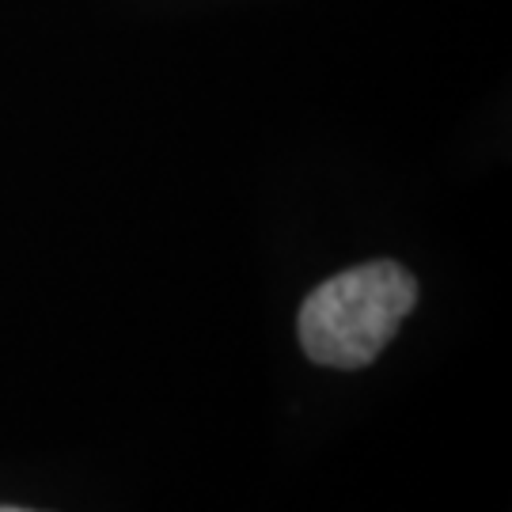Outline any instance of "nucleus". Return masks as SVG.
<instances>
[{
	"label": "nucleus",
	"mask_w": 512,
	"mask_h": 512,
	"mask_svg": "<svg viewBox=\"0 0 512 512\" xmlns=\"http://www.w3.org/2000/svg\"><path fill=\"white\" fill-rule=\"evenodd\" d=\"M418 304V281L399 262H365L323 281L300 308V346L315 365H372Z\"/></svg>",
	"instance_id": "obj_1"
},
{
	"label": "nucleus",
	"mask_w": 512,
	"mask_h": 512,
	"mask_svg": "<svg viewBox=\"0 0 512 512\" xmlns=\"http://www.w3.org/2000/svg\"><path fill=\"white\" fill-rule=\"evenodd\" d=\"M0 512H31V509H12V505H0Z\"/></svg>",
	"instance_id": "obj_2"
}]
</instances>
